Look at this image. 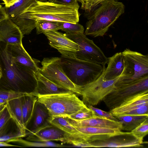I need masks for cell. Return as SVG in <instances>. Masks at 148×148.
<instances>
[{
    "mask_svg": "<svg viewBox=\"0 0 148 148\" xmlns=\"http://www.w3.org/2000/svg\"><path fill=\"white\" fill-rule=\"evenodd\" d=\"M77 2L64 5L36 1L18 15L10 19L18 27L23 35H28L36 27L37 20L78 23L80 15Z\"/></svg>",
    "mask_w": 148,
    "mask_h": 148,
    "instance_id": "cell-1",
    "label": "cell"
},
{
    "mask_svg": "<svg viewBox=\"0 0 148 148\" xmlns=\"http://www.w3.org/2000/svg\"><path fill=\"white\" fill-rule=\"evenodd\" d=\"M0 65L2 75L0 90L32 94L37 85L35 73L11 59L7 44L0 42Z\"/></svg>",
    "mask_w": 148,
    "mask_h": 148,
    "instance_id": "cell-2",
    "label": "cell"
},
{
    "mask_svg": "<svg viewBox=\"0 0 148 148\" xmlns=\"http://www.w3.org/2000/svg\"><path fill=\"white\" fill-rule=\"evenodd\" d=\"M91 13L85 14L88 21L85 32L86 35L102 36L110 27L124 12L125 6L116 0H108Z\"/></svg>",
    "mask_w": 148,
    "mask_h": 148,
    "instance_id": "cell-3",
    "label": "cell"
},
{
    "mask_svg": "<svg viewBox=\"0 0 148 148\" xmlns=\"http://www.w3.org/2000/svg\"><path fill=\"white\" fill-rule=\"evenodd\" d=\"M64 71L74 84L82 86L97 79L106 69L101 64L80 60L75 57L61 56Z\"/></svg>",
    "mask_w": 148,
    "mask_h": 148,
    "instance_id": "cell-4",
    "label": "cell"
},
{
    "mask_svg": "<svg viewBox=\"0 0 148 148\" xmlns=\"http://www.w3.org/2000/svg\"><path fill=\"white\" fill-rule=\"evenodd\" d=\"M37 100L46 106L53 118L69 117L87 106L73 92L39 96Z\"/></svg>",
    "mask_w": 148,
    "mask_h": 148,
    "instance_id": "cell-5",
    "label": "cell"
},
{
    "mask_svg": "<svg viewBox=\"0 0 148 148\" xmlns=\"http://www.w3.org/2000/svg\"><path fill=\"white\" fill-rule=\"evenodd\" d=\"M124 63L122 74L116 86L127 84L148 76V56L126 49L121 52Z\"/></svg>",
    "mask_w": 148,
    "mask_h": 148,
    "instance_id": "cell-6",
    "label": "cell"
},
{
    "mask_svg": "<svg viewBox=\"0 0 148 148\" xmlns=\"http://www.w3.org/2000/svg\"><path fill=\"white\" fill-rule=\"evenodd\" d=\"M41 63L42 66L38 68V71L43 76L55 84L80 95V86L74 84L67 77L63 69L60 58H44Z\"/></svg>",
    "mask_w": 148,
    "mask_h": 148,
    "instance_id": "cell-7",
    "label": "cell"
},
{
    "mask_svg": "<svg viewBox=\"0 0 148 148\" xmlns=\"http://www.w3.org/2000/svg\"><path fill=\"white\" fill-rule=\"evenodd\" d=\"M104 71L94 81L80 86L82 101L86 106L97 105L116 88L115 84L121 75L113 79L105 81L103 79Z\"/></svg>",
    "mask_w": 148,
    "mask_h": 148,
    "instance_id": "cell-8",
    "label": "cell"
},
{
    "mask_svg": "<svg viewBox=\"0 0 148 148\" xmlns=\"http://www.w3.org/2000/svg\"><path fill=\"white\" fill-rule=\"evenodd\" d=\"M64 34L79 46V50L75 52V58L80 60L99 64L103 67H105L108 62V58L93 41L88 39L84 33H65Z\"/></svg>",
    "mask_w": 148,
    "mask_h": 148,
    "instance_id": "cell-9",
    "label": "cell"
},
{
    "mask_svg": "<svg viewBox=\"0 0 148 148\" xmlns=\"http://www.w3.org/2000/svg\"><path fill=\"white\" fill-rule=\"evenodd\" d=\"M148 90V76L127 84L116 86L103 99L110 110L128 98L138 93Z\"/></svg>",
    "mask_w": 148,
    "mask_h": 148,
    "instance_id": "cell-10",
    "label": "cell"
},
{
    "mask_svg": "<svg viewBox=\"0 0 148 148\" xmlns=\"http://www.w3.org/2000/svg\"><path fill=\"white\" fill-rule=\"evenodd\" d=\"M74 127L79 132L70 135V144L81 147H89L90 142L105 139L121 131L106 128Z\"/></svg>",
    "mask_w": 148,
    "mask_h": 148,
    "instance_id": "cell-11",
    "label": "cell"
},
{
    "mask_svg": "<svg viewBox=\"0 0 148 148\" xmlns=\"http://www.w3.org/2000/svg\"><path fill=\"white\" fill-rule=\"evenodd\" d=\"M53 117L46 106L37 100L31 115L25 126L26 135L34 134L40 130L52 125Z\"/></svg>",
    "mask_w": 148,
    "mask_h": 148,
    "instance_id": "cell-12",
    "label": "cell"
},
{
    "mask_svg": "<svg viewBox=\"0 0 148 148\" xmlns=\"http://www.w3.org/2000/svg\"><path fill=\"white\" fill-rule=\"evenodd\" d=\"M91 147H139L143 143L130 132L119 133L105 139L89 143Z\"/></svg>",
    "mask_w": 148,
    "mask_h": 148,
    "instance_id": "cell-13",
    "label": "cell"
},
{
    "mask_svg": "<svg viewBox=\"0 0 148 148\" xmlns=\"http://www.w3.org/2000/svg\"><path fill=\"white\" fill-rule=\"evenodd\" d=\"M43 34L48 39L50 45L57 49L62 56L75 57V52L79 50L78 45L62 33L50 31Z\"/></svg>",
    "mask_w": 148,
    "mask_h": 148,
    "instance_id": "cell-14",
    "label": "cell"
},
{
    "mask_svg": "<svg viewBox=\"0 0 148 148\" xmlns=\"http://www.w3.org/2000/svg\"><path fill=\"white\" fill-rule=\"evenodd\" d=\"M24 35L8 17L0 22V42L8 45L22 44Z\"/></svg>",
    "mask_w": 148,
    "mask_h": 148,
    "instance_id": "cell-15",
    "label": "cell"
},
{
    "mask_svg": "<svg viewBox=\"0 0 148 148\" xmlns=\"http://www.w3.org/2000/svg\"><path fill=\"white\" fill-rule=\"evenodd\" d=\"M69 134L68 133L52 125L34 134L28 135L26 139L30 141L40 142L60 141L67 143Z\"/></svg>",
    "mask_w": 148,
    "mask_h": 148,
    "instance_id": "cell-16",
    "label": "cell"
},
{
    "mask_svg": "<svg viewBox=\"0 0 148 148\" xmlns=\"http://www.w3.org/2000/svg\"><path fill=\"white\" fill-rule=\"evenodd\" d=\"M10 51L12 61L35 73L38 71L40 61L32 58L24 49L22 44L15 45L7 44Z\"/></svg>",
    "mask_w": 148,
    "mask_h": 148,
    "instance_id": "cell-17",
    "label": "cell"
},
{
    "mask_svg": "<svg viewBox=\"0 0 148 148\" xmlns=\"http://www.w3.org/2000/svg\"><path fill=\"white\" fill-rule=\"evenodd\" d=\"M35 75L37 85L34 91L31 94L38 97L40 96L73 92L50 81L41 75L38 71L35 73Z\"/></svg>",
    "mask_w": 148,
    "mask_h": 148,
    "instance_id": "cell-18",
    "label": "cell"
},
{
    "mask_svg": "<svg viewBox=\"0 0 148 148\" xmlns=\"http://www.w3.org/2000/svg\"><path fill=\"white\" fill-rule=\"evenodd\" d=\"M66 117L69 123L74 127H91L122 130V124L119 121L103 117L95 116L85 119L75 120Z\"/></svg>",
    "mask_w": 148,
    "mask_h": 148,
    "instance_id": "cell-19",
    "label": "cell"
},
{
    "mask_svg": "<svg viewBox=\"0 0 148 148\" xmlns=\"http://www.w3.org/2000/svg\"><path fill=\"white\" fill-rule=\"evenodd\" d=\"M148 103V90L135 94L118 107L110 110L114 116L119 115Z\"/></svg>",
    "mask_w": 148,
    "mask_h": 148,
    "instance_id": "cell-20",
    "label": "cell"
},
{
    "mask_svg": "<svg viewBox=\"0 0 148 148\" xmlns=\"http://www.w3.org/2000/svg\"><path fill=\"white\" fill-rule=\"evenodd\" d=\"M108 65L104 71L103 79L105 81L115 79L121 75L124 68L121 52L117 53L108 58Z\"/></svg>",
    "mask_w": 148,
    "mask_h": 148,
    "instance_id": "cell-21",
    "label": "cell"
},
{
    "mask_svg": "<svg viewBox=\"0 0 148 148\" xmlns=\"http://www.w3.org/2000/svg\"><path fill=\"white\" fill-rule=\"evenodd\" d=\"M6 105L18 131L24 137L26 136L25 129L23 120L20 97L8 101Z\"/></svg>",
    "mask_w": 148,
    "mask_h": 148,
    "instance_id": "cell-22",
    "label": "cell"
},
{
    "mask_svg": "<svg viewBox=\"0 0 148 148\" xmlns=\"http://www.w3.org/2000/svg\"><path fill=\"white\" fill-rule=\"evenodd\" d=\"M122 124V130L131 132L148 118V115H122L114 116Z\"/></svg>",
    "mask_w": 148,
    "mask_h": 148,
    "instance_id": "cell-23",
    "label": "cell"
},
{
    "mask_svg": "<svg viewBox=\"0 0 148 148\" xmlns=\"http://www.w3.org/2000/svg\"><path fill=\"white\" fill-rule=\"evenodd\" d=\"M37 98V97L31 94H26L20 97L23 122L25 127L31 115Z\"/></svg>",
    "mask_w": 148,
    "mask_h": 148,
    "instance_id": "cell-24",
    "label": "cell"
},
{
    "mask_svg": "<svg viewBox=\"0 0 148 148\" xmlns=\"http://www.w3.org/2000/svg\"><path fill=\"white\" fill-rule=\"evenodd\" d=\"M36 1L42 2L47 0H19L9 7H4L8 16L11 19L18 15L25 8Z\"/></svg>",
    "mask_w": 148,
    "mask_h": 148,
    "instance_id": "cell-25",
    "label": "cell"
},
{
    "mask_svg": "<svg viewBox=\"0 0 148 148\" xmlns=\"http://www.w3.org/2000/svg\"><path fill=\"white\" fill-rule=\"evenodd\" d=\"M35 26L37 34L45 32L61 29L60 21L37 20L35 22Z\"/></svg>",
    "mask_w": 148,
    "mask_h": 148,
    "instance_id": "cell-26",
    "label": "cell"
},
{
    "mask_svg": "<svg viewBox=\"0 0 148 148\" xmlns=\"http://www.w3.org/2000/svg\"><path fill=\"white\" fill-rule=\"evenodd\" d=\"M51 123L71 135L79 132L74 126L69 123L66 117L60 116L53 118Z\"/></svg>",
    "mask_w": 148,
    "mask_h": 148,
    "instance_id": "cell-27",
    "label": "cell"
},
{
    "mask_svg": "<svg viewBox=\"0 0 148 148\" xmlns=\"http://www.w3.org/2000/svg\"><path fill=\"white\" fill-rule=\"evenodd\" d=\"M6 104L0 110V136L8 132L12 119Z\"/></svg>",
    "mask_w": 148,
    "mask_h": 148,
    "instance_id": "cell-28",
    "label": "cell"
},
{
    "mask_svg": "<svg viewBox=\"0 0 148 148\" xmlns=\"http://www.w3.org/2000/svg\"><path fill=\"white\" fill-rule=\"evenodd\" d=\"M60 25L61 30L66 34H75L84 32V27L78 23H73L60 22Z\"/></svg>",
    "mask_w": 148,
    "mask_h": 148,
    "instance_id": "cell-29",
    "label": "cell"
},
{
    "mask_svg": "<svg viewBox=\"0 0 148 148\" xmlns=\"http://www.w3.org/2000/svg\"><path fill=\"white\" fill-rule=\"evenodd\" d=\"M131 132L138 139L143 141L144 138L148 133V118Z\"/></svg>",
    "mask_w": 148,
    "mask_h": 148,
    "instance_id": "cell-30",
    "label": "cell"
},
{
    "mask_svg": "<svg viewBox=\"0 0 148 148\" xmlns=\"http://www.w3.org/2000/svg\"><path fill=\"white\" fill-rule=\"evenodd\" d=\"M94 116H95L92 110L87 106H86L67 117L73 120H80L88 119Z\"/></svg>",
    "mask_w": 148,
    "mask_h": 148,
    "instance_id": "cell-31",
    "label": "cell"
},
{
    "mask_svg": "<svg viewBox=\"0 0 148 148\" xmlns=\"http://www.w3.org/2000/svg\"><path fill=\"white\" fill-rule=\"evenodd\" d=\"M28 141L22 139V138H19L15 140L14 143H18L25 146H52L60 147H62V145L56 144L53 143L48 142H43V143H38V142Z\"/></svg>",
    "mask_w": 148,
    "mask_h": 148,
    "instance_id": "cell-32",
    "label": "cell"
},
{
    "mask_svg": "<svg viewBox=\"0 0 148 148\" xmlns=\"http://www.w3.org/2000/svg\"><path fill=\"white\" fill-rule=\"evenodd\" d=\"M24 136L18 130L15 132L12 131L7 132L0 136V142L8 143L13 142L17 139L24 137Z\"/></svg>",
    "mask_w": 148,
    "mask_h": 148,
    "instance_id": "cell-33",
    "label": "cell"
},
{
    "mask_svg": "<svg viewBox=\"0 0 148 148\" xmlns=\"http://www.w3.org/2000/svg\"><path fill=\"white\" fill-rule=\"evenodd\" d=\"M26 94L12 91L0 90V98L7 101L21 97Z\"/></svg>",
    "mask_w": 148,
    "mask_h": 148,
    "instance_id": "cell-34",
    "label": "cell"
},
{
    "mask_svg": "<svg viewBox=\"0 0 148 148\" xmlns=\"http://www.w3.org/2000/svg\"><path fill=\"white\" fill-rule=\"evenodd\" d=\"M108 0H85L83 10L84 15L89 14L93 11L102 3Z\"/></svg>",
    "mask_w": 148,
    "mask_h": 148,
    "instance_id": "cell-35",
    "label": "cell"
},
{
    "mask_svg": "<svg viewBox=\"0 0 148 148\" xmlns=\"http://www.w3.org/2000/svg\"><path fill=\"white\" fill-rule=\"evenodd\" d=\"M87 106L92 110L95 116L107 118L115 121H119L110 112H107L104 111L94 107L92 105H88Z\"/></svg>",
    "mask_w": 148,
    "mask_h": 148,
    "instance_id": "cell-36",
    "label": "cell"
},
{
    "mask_svg": "<svg viewBox=\"0 0 148 148\" xmlns=\"http://www.w3.org/2000/svg\"><path fill=\"white\" fill-rule=\"evenodd\" d=\"M145 114L148 115V103L125 112L120 115H142Z\"/></svg>",
    "mask_w": 148,
    "mask_h": 148,
    "instance_id": "cell-37",
    "label": "cell"
},
{
    "mask_svg": "<svg viewBox=\"0 0 148 148\" xmlns=\"http://www.w3.org/2000/svg\"><path fill=\"white\" fill-rule=\"evenodd\" d=\"M48 1L57 4L71 5L77 2L78 0H49Z\"/></svg>",
    "mask_w": 148,
    "mask_h": 148,
    "instance_id": "cell-38",
    "label": "cell"
},
{
    "mask_svg": "<svg viewBox=\"0 0 148 148\" xmlns=\"http://www.w3.org/2000/svg\"><path fill=\"white\" fill-rule=\"evenodd\" d=\"M4 7L0 8V22L8 17Z\"/></svg>",
    "mask_w": 148,
    "mask_h": 148,
    "instance_id": "cell-39",
    "label": "cell"
},
{
    "mask_svg": "<svg viewBox=\"0 0 148 148\" xmlns=\"http://www.w3.org/2000/svg\"><path fill=\"white\" fill-rule=\"evenodd\" d=\"M19 0H3L5 5V7H9L13 5Z\"/></svg>",
    "mask_w": 148,
    "mask_h": 148,
    "instance_id": "cell-40",
    "label": "cell"
},
{
    "mask_svg": "<svg viewBox=\"0 0 148 148\" xmlns=\"http://www.w3.org/2000/svg\"><path fill=\"white\" fill-rule=\"evenodd\" d=\"M20 147L18 146H16L9 144L8 143H7L4 142H0V147Z\"/></svg>",
    "mask_w": 148,
    "mask_h": 148,
    "instance_id": "cell-41",
    "label": "cell"
},
{
    "mask_svg": "<svg viewBox=\"0 0 148 148\" xmlns=\"http://www.w3.org/2000/svg\"><path fill=\"white\" fill-rule=\"evenodd\" d=\"M78 1L81 3L82 4L81 9L83 10L85 3V0H78Z\"/></svg>",
    "mask_w": 148,
    "mask_h": 148,
    "instance_id": "cell-42",
    "label": "cell"
},
{
    "mask_svg": "<svg viewBox=\"0 0 148 148\" xmlns=\"http://www.w3.org/2000/svg\"><path fill=\"white\" fill-rule=\"evenodd\" d=\"M7 101L0 98V105H5L6 104Z\"/></svg>",
    "mask_w": 148,
    "mask_h": 148,
    "instance_id": "cell-43",
    "label": "cell"
},
{
    "mask_svg": "<svg viewBox=\"0 0 148 148\" xmlns=\"http://www.w3.org/2000/svg\"><path fill=\"white\" fill-rule=\"evenodd\" d=\"M2 72L1 66L0 65V79L2 77Z\"/></svg>",
    "mask_w": 148,
    "mask_h": 148,
    "instance_id": "cell-44",
    "label": "cell"
},
{
    "mask_svg": "<svg viewBox=\"0 0 148 148\" xmlns=\"http://www.w3.org/2000/svg\"><path fill=\"white\" fill-rule=\"evenodd\" d=\"M5 105H0V108H1V107H2L3 106H4Z\"/></svg>",
    "mask_w": 148,
    "mask_h": 148,
    "instance_id": "cell-45",
    "label": "cell"
},
{
    "mask_svg": "<svg viewBox=\"0 0 148 148\" xmlns=\"http://www.w3.org/2000/svg\"><path fill=\"white\" fill-rule=\"evenodd\" d=\"M5 105H4V106H3L2 107H1V108H0V110L2 108L3 106H4Z\"/></svg>",
    "mask_w": 148,
    "mask_h": 148,
    "instance_id": "cell-46",
    "label": "cell"
},
{
    "mask_svg": "<svg viewBox=\"0 0 148 148\" xmlns=\"http://www.w3.org/2000/svg\"><path fill=\"white\" fill-rule=\"evenodd\" d=\"M2 6L1 5H0V8H1Z\"/></svg>",
    "mask_w": 148,
    "mask_h": 148,
    "instance_id": "cell-47",
    "label": "cell"
},
{
    "mask_svg": "<svg viewBox=\"0 0 148 148\" xmlns=\"http://www.w3.org/2000/svg\"><path fill=\"white\" fill-rule=\"evenodd\" d=\"M0 0L2 1H3V0Z\"/></svg>",
    "mask_w": 148,
    "mask_h": 148,
    "instance_id": "cell-48",
    "label": "cell"
}]
</instances>
